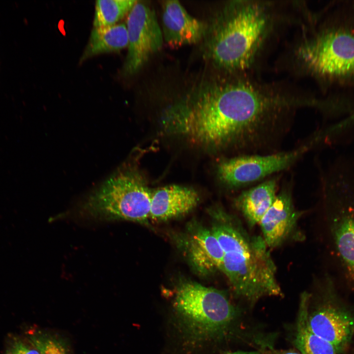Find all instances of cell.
Instances as JSON below:
<instances>
[{"label": "cell", "instance_id": "cell-1", "mask_svg": "<svg viewBox=\"0 0 354 354\" xmlns=\"http://www.w3.org/2000/svg\"><path fill=\"white\" fill-rule=\"evenodd\" d=\"M310 104L307 91L287 79L224 78L213 88L207 108L216 148L235 156L276 152L297 111Z\"/></svg>", "mask_w": 354, "mask_h": 354}, {"label": "cell", "instance_id": "cell-2", "mask_svg": "<svg viewBox=\"0 0 354 354\" xmlns=\"http://www.w3.org/2000/svg\"><path fill=\"white\" fill-rule=\"evenodd\" d=\"M308 14L303 0L226 1L208 28V59L219 76H261L287 32Z\"/></svg>", "mask_w": 354, "mask_h": 354}, {"label": "cell", "instance_id": "cell-3", "mask_svg": "<svg viewBox=\"0 0 354 354\" xmlns=\"http://www.w3.org/2000/svg\"><path fill=\"white\" fill-rule=\"evenodd\" d=\"M211 230L223 251L222 271L235 295L254 303L282 296L276 266L263 236L251 235L236 216L219 209Z\"/></svg>", "mask_w": 354, "mask_h": 354}, {"label": "cell", "instance_id": "cell-4", "mask_svg": "<svg viewBox=\"0 0 354 354\" xmlns=\"http://www.w3.org/2000/svg\"><path fill=\"white\" fill-rule=\"evenodd\" d=\"M295 31L277 58L276 71L318 81L354 75V34L315 28L310 18Z\"/></svg>", "mask_w": 354, "mask_h": 354}, {"label": "cell", "instance_id": "cell-5", "mask_svg": "<svg viewBox=\"0 0 354 354\" xmlns=\"http://www.w3.org/2000/svg\"><path fill=\"white\" fill-rule=\"evenodd\" d=\"M151 194V190L137 173L119 171L88 196L80 212L99 220L145 223L149 220Z\"/></svg>", "mask_w": 354, "mask_h": 354}, {"label": "cell", "instance_id": "cell-6", "mask_svg": "<svg viewBox=\"0 0 354 354\" xmlns=\"http://www.w3.org/2000/svg\"><path fill=\"white\" fill-rule=\"evenodd\" d=\"M174 306L190 328L205 335L224 330L236 315L235 307L223 292L194 282L178 286Z\"/></svg>", "mask_w": 354, "mask_h": 354}, {"label": "cell", "instance_id": "cell-7", "mask_svg": "<svg viewBox=\"0 0 354 354\" xmlns=\"http://www.w3.org/2000/svg\"><path fill=\"white\" fill-rule=\"evenodd\" d=\"M312 142L307 141L288 151L224 159L217 166L218 177L228 188L236 189L245 187L291 168L308 152Z\"/></svg>", "mask_w": 354, "mask_h": 354}, {"label": "cell", "instance_id": "cell-8", "mask_svg": "<svg viewBox=\"0 0 354 354\" xmlns=\"http://www.w3.org/2000/svg\"><path fill=\"white\" fill-rule=\"evenodd\" d=\"M128 45L122 74L133 75L162 47L163 37L155 13L149 4L137 1L128 14Z\"/></svg>", "mask_w": 354, "mask_h": 354}, {"label": "cell", "instance_id": "cell-9", "mask_svg": "<svg viewBox=\"0 0 354 354\" xmlns=\"http://www.w3.org/2000/svg\"><path fill=\"white\" fill-rule=\"evenodd\" d=\"M327 220L334 253L344 274L354 288V197H329Z\"/></svg>", "mask_w": 354, "mask_h": 354}, {"label": "cell", "instance_id": "cell-10", "mask_svg": "<svg viewBox=\"0 0 354 354\" xmlns=\"http://www.w3.org/2000/svg\"><path fill=\"white\" fill-rule=\"evenodd\" d=\"M293 183L289 181L277 193L260 224L263 237L268 248L278 247L294 238L302 212L294 205Z\"/></svg>", "mask_w": 354, "mask_h": 354}, {"label": "cell", "instance_id": "cell-11", "mask_svg": "<svg viewBox=\"0 0 354 354\" xmlns=\"http://www.w3.org/2000/svg\"><path fill=\"white\" fill-rule=\"evenodd\" d=\"M181 246L189 264L205 276L220 270L223 251L211 229L191 224L181 238Z\"/></svg>", "mask_w": 354, "mask_h": 354}, {"label": "cell", "instance_id": "cell-12", "mask_svg": "<svg viewBox=\"0 0 354 354\" xmlns=\"http://www.w3.org/2000/svg\"><path fill=\"white\" fill-rule=\"evenodd\" d=\"M162 5V32L170 47L196 43L205 36V25L191 16L178 1L165 0Z\"/></svg>", "mask_w": 354, "mask_h": 354}, {"label": "cell", "instance_id": "cell-13", "mask_svg": "<svg viewBox=\"0 0 354 354\" xmlns=\"http://www.w3.org/2000/svg\"><path fill=\"white\" fill-rule=\"evenodd\" d=\"M307 323L314 333L331 344L338 352L347 345L354 332V318L331 305L309 314Z\"/></svg>", "mask_w": 354, "mask_h": 354}, {"label": "cell", "instance_id": "cell-14", "mask_svg": "<svg viewBox=\"0 0 354 354\" xmlns=\"http://www.w3.org/2000/svg\"><path fill=\"white\" fill-rule=\"evenodd\" d=\"M199 201L197 192L184 186L172 185L151 190L149 220L165 221L184 215Z\"/></svg>", "mask_w": 354, "mask_h": 354}, {"label": "cell", "instance_id": "cell-15", "mask_svg": "<svg viewBox=\"0 0 354 354\" xmlns=\"http://www.w3.org/2000/svg\"><path fill=\"white\" fill-rule=\"evenodd\" d=\"M279 182V176L274 175L243 191L234 199L235 207L250 228L259 224L273 203L278 192Z\"/></svg>", "mask_w": 354, "mask_h": 354}, {"label": "cell", "instance_id": "cell-16", "mask_svg": "<svg viewBox=\"0 0 354 354\" xmlns=\"http://www.w3.org/2000/svg\"><path fill=\"white\" fill-rule=\"evenodd\" d=\"M310 295H300L296 321L295 344L300 354H337L335 347L314 333L309 327L307 318Z\"/></svg>", "mask_w": 354, "mask_h": 354}, {"label": "cell", "instance_id": "cell-17", "mask_svg": "<svg viewBox=\"0 0 354 354\" xmlns=\"http://www.w3.org/2000/svg\"><path fill=\"white\" fill-rule=\"evenodd\" d=\"M128 45L126 24L94 28L80 58V62L100 54L118 52L128 47Z\"/></svg>", "mask_w": 354, "mask_h": 354}, {"label": "cell", "instance_id": "cell-18", "mask_svg": "<svg viewBox=\"0 0 354 354\" xmlns=\"http://www.w3.org/2000/svg\"><path fill=\"white\" fill-rule=\"evenodd\" d=\"M135 0H98L95 1L93 21L94 28L116 25L136 2Z\"/></svg>", "mask_w": 354, "mask_h": 354}, {"label": "cell", "instance_id": "cell-19", "mask_svg": "<svg viewBox=\"0 0 354 354\" xmlns=\"http://www.w3.org/2000/svg\"><path fill=\"white\" fill-rule=\"evenodd\" d=\"M30 342L40 354H67L63 342L51 334L40 333L31 336Z\"/></svg>", "mask_w": 354, "mask_h": 354}, {"label": "cell", "instance_id": "cell-20", "mask_svg": "<svg viewBox=\"0 0 354 354\" xmlns=\"http://www.w3.org/2000/svg\"><path fill=\"white\" fill-rule=\"evenodd\" d=\"M6 354H40L35 348H33L21 340H17L12 344Z\"/></svg>", "mask_w": 354, "mask_h": 354}, {"label": "cell", "instance_id": "cell-21", "mask_svg": "<svg viewBox=\"0 0 354 354\" xmlns=\"http://www.w3.org/2000/svg\"><path fill=\"white\" fill-rule=\"evenodd\" d=\"M270 354H300L294 351H275Z\"/></svg>", "mask_w": 354, "mask_h": 354}, {"label": "cell", "instance_id": "cell-22", "mask_svg": "<svg viewBox=\"0 0 354 354\" xmlns=\"http://www.w3.org/2000/svg\"><path fill=\"white\" fill-rule=\"evenodd\" d=\"M224 354H259L254 352H246V351H236L233 352H228Z\"/></svg>", "mask_w": 354, "mask_h": 354}]
</instances>
